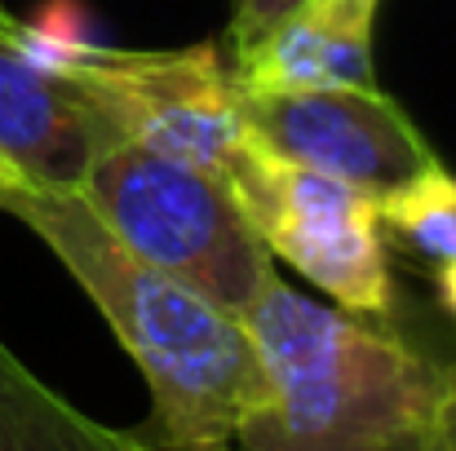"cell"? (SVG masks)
<instances>
[{
    "label": "cell",
    "mask_w": 456,
    "mask_h": 451,
    "mask_svg": "<svg viewBox=\"0 0 456 451\" xmlns=\"http://www.w3.org/2000/svg\"><path fill=\"white\" fill-rule=\"evenodd\" d=\"M62 80L80 89L107 138H129L186 159L226 186L253 150V133L240 111V76L222 62L217 44L155 53L98 44Z\"/></svg>",
    "instance_id": "277c9868"
},
{
    "label": "cell",
    "mask_w": 456,
    "mask_h": 451,
    "mask_svg": "<svg viewBox=\"0 0 456 451\" xmlns=\"http://www.w3.org/2000/svg\"><path fill=\"white\" fill-rule=\"evenodd\" d=\"M18 177H22V173H18V168H13V164L0 155V186H9V181H18Z\"/></svg>",
    "instance_id": "5bb4252c"
},
{
    "label": "cell",
    "mask_w": 456,
    "mask_h": 451,
    "mask_svg": "<svg viewBox=\"0 0 456 451\" xmlns=\"http://www.w3.org/2000/svg\"><path fill=\"white\" fill-rule=\"evenodd\" d=\"M430 447H456V367H448V376H444V399H439Z\"/></svg>",
    "instance_id": "7c38bea8"
},
{
    "label": "cell",
    "mask_w": 456,
    "mask_h": 451,
    "mask_svg": "<svg viewBox=\"0 0 456 451\" xmlns=\"http://www.w3.org/2000/svg\"><path fill=\"white\" fill-rule=\"evenodd\" d=\"M138 439L98 430L49 394L4 345H0V447H129Z\"/></svg>",
    "instance_id": "9c48e42d"
},
{
    "label": "cell",
    "mask_w": 456,
    "mask_h": 451,
    "mask_svg": "<svg viewBox=\"0 0 456 451\" xmlns=\"http://www.w3.org/2000/svg\"><path fill=\"white\" fill-rule=\"evenodd\" d=\"M248 133L289 164L386 195L435 159L395 98L346 85L314 89H240Z\"/></svg>",
    "instance_id": "8992f818"
},
{
    "label": "cell",
    "mask_w": 456,
    "mask_h": 451,
    "mask_svg": "<svg viewBox=\"0 0 456 451\" xmlns=\"http://www.w3.org/2000/svg\"><path fill=\"white\" fill-rule=\"evenodd\" d=\"M381 0H302L266 36L235 49L240 89H372V22Z\"/></svg>",
    "instance_id": "ba28073f"
},
{
    "label": "cell",
    "mask_w": 456,
    "mask_h": 451,
    "mask_svg": "<svg viewBox=\"0 0 456 451\" xmlns=\"http://www.w3.org/2000/svg\"><path fill=\"white\" fill-rule=\"evenodd\" d=\"M377 213L381 226L395 239H403V248H412L417 257L435 266L456 257V177L439 159L377 195Z\"/></svg>",
    "instance_id": "30bf717a"
},
{
    "label": "cell",
    "mask_w": 456,
    "mask_h": 451,
    "mask_svg": "<svg viewBox=\"0 0 456 451\" xmlns=\"http://www.w3.org/2000/svg\"><path fill=\"white\" fill-rule=\"evenodd\" d=\"M0 213L45 239L142 367L159 443L226 447L266 407L271 381L244 318L125 248L76 186L18 177L0 186Z\"/></svg>",
    "instance_id": "6da1fadb"
},
{
    "label": "cell",
    "mask_w": 456,
    "mask_h": 451,
    "mask_svg": "<svg viewBox=\"0 0 456 451\" xmlns=\"http://www.w3.org/2000/svg\"><path fill=\"white\" fill-rule=\"evenodd\" d=\"M293 4H302V0H235V18H231V40H235V49H244V44H253L257 36H266Z\"/></svg>",
    "instance_id": "8fae6325"
},
{
    "label": "cell",
    "mask_w": 456,
    "mask_h": 451,
    "mask_svg": "<svg viewBox=\"0 0 456 451\" xmlns=\"http://www.w3.org/2000/svg\"><path fill=\"white\" fill-rule=\"evenodd\" d=\"M439 297H444V310L456 318V257L439 266Z\"/></svg>",
    "instance_id": "4fadbf2b"
},
{
    "label": "cell",
    "mask_w": 456,
    "mask_h": 451,
    "mask_svg": "<svg viewBox=\"0 0 456 451\" xmlns=\"http://www.w3.org/2000/svg\"><path fill=\"white\" fill-rule=\"evenodd\" d=\"M76 190L125 248L235 314L275 275L226 181L186 159L102 138Z\"/></svg>",
    "instance_id": "3957f363"
},
{
    "label": "cell",
    "mask_w": 456,
    "mask_h": 451,
    "mask_svg": "<svg viewBox=\"0 0 456 451\" xmlns=\"http://www.w3.org/2000/svg\"><path fill=\"white\" fill-rule=\"evenodd\" d=\"M266 381V407L240 430L253 451L430 447L448 367L341 310L302 297L280 275L240 310Z\"/></svg>",
    "instance_id": "7a4b0ae2"
},
{
    "label": "cell",
    "mask_w": 456,
    "mask_h": 451,
    "mask_svg": "<svg viewBox=\"0 0 456 451\" xmlns=\"http://www.w3.org/2000/svg\"><path fill=\"white\" fill-rule=\"evenodd\" d=\"M226 190L271 257L289 262L350 314H390L395 279L386 262L377 195L314 168H297L271 155L257 138Z\"/></svg>",
    "instance_id": "5b68a950"
},
{
    "label": "cell",
    "mask_w": 456,
    "mask_h": 451,
    "mask_svg": "<svg viewBox=\"0 0 456 451\" xmlns=\"http://www.w3.org/2000/svg\"><path fill=\"white\" fill-rule=\"evenodd\" d=\"M107 129L80 89L45 71L0 9V155L40 186H80Z\"/></svg>",
    "instance_id": "52a82bcc"
}]
</instances>
